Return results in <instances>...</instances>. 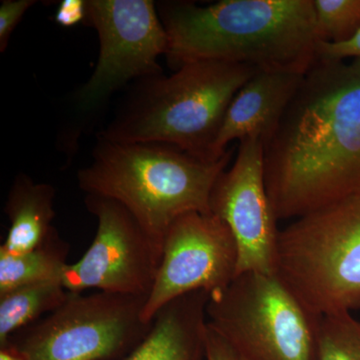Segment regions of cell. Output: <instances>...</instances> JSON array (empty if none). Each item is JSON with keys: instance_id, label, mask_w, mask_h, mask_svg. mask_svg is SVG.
Returning a JSON list of instances; mask_svg holds the SVG:
<instances>
[{"instance_id": "7c38bea8", "label": "cell", "mask_w": 360, "mask_h": 360, "mask_svg": "<svg viewBox=\"0 0 360 360\" xmlns=\"http://www.w3.org/2000/svg\"><path fill=\"white\" fill-rule=\"evenodd\" d=\"M303 73L259 70L232 99L213 144V160H220L233 141L271 139L303 78Z\"/></svg>"}, {"instance_id": "cb8c5ba5", "label": "cell", "mask_w": 360, "mask_h": 360, "mask_svg": "<svg viewBox=\"0 0 360 360\" xmlns=\"http://www.w3.org/2000/svg\"><path fill=\"white\" fill-rule=\"evenodd\" d=\"M239 359H240V357H239ZM240 360H245V359H240Z\"/></svg>"}, {"instance_id": "3957f363", "label": "cell", "mask_w": 360, "mask_h": 360, "mask_svg": "<svg viewBox=\"0 0 360 360\" xmlns=\"http://www.w3.org/2000/svg\"><path fill=\"white\" fill-rule=\"evenodd\" d=\"M233 150L207 160L162 143H122L97 136L92 160L77 174L85 193L116 200L162 245L175 220L210 213L213 186Z\"/></svg>"}, {"instance_id": "7a4b0ae2", "label": "cell", "mask_w": 360, "mask_h": 360, "mask_svg": "<svg viewBox=\"0 0 360 360\" xmlns=\"http://www.w3.org/2000/svg\"><path fill=\"white\" fill-rule=\"evenodd\" d=\"M174 70L198 61L303 73L316 60L312 0L156 2Z\"/></svg>"}, {"instance_id": "277c9868", "label": "cell", "mask_w": 360, "mask_h": 360, "mask_svg": "<svg viewBox=\"0 0 360 360\" xmlns=\"http://www.w3.org/2000/svg\"><path fill=\"white\" fill-rule=\"evenodd\" d=\"M259 70L198 61L136 82L120 112L97 136L122 143H162L213 160V144L232 99Z\"/></svg>"}, {"instance_id": "30bf717a", "label": "cell", "mask_w": 360, "mask_h": 360, "mask_svg": "<svg viewBox=\"0 0 360 360\" xmlns=\"http://www.w3.org/2000/svg\"><path fill=\"white\" fill-rule=\"evenodd\" d=\"M238 248L227 225L212 213L189 212L165 234L155 283L142 319L151 322L163 307L193 291L212 295L236 277Z\"/></svg>"}, {"instance_id": "5b68a950", "label": "cell", "mask_w": 360, "mask_h": 360, "mask_svg": "<svg viewBox=\"0 0 360 360\" xmlns=\"http://www.w3.org/2000/svg\"><path fill=\"white\" fill-rule=\"evenodd\" d=\"M276 276L316 316L360 309V194L281 229Z\"/></svg>"}, {"instance_id": "9c48e42d", "label": "cell", "mask_w": 360, "mask_h": 360, "mask_svg": "<svg viewBox=\"0 0 360 360\" xmlns=\"http://www.w3.org/2000/svg\"><path fill=\"white\" fill-rule=\"evenodd\" d=\"M84 203L96 219V233L82 258L66 265L61 277L65 290L148 296L160 269L162 245L117 201L87 194Z\"/></svg>"}, {"instance_id": "ac0fdd59", "label": "cell", "mask_w": 360, "mask_h": 360, "mask_svg": "<svg viewBox=\"0 0 360 360\" xmlns=\"http://www.w3.org/2000/svg\"><path fill=\"white\" fill-rule=\"evenodd\" d=\"M321 42L343 44L360 30V0H312Z\"/></svg>"}, {"instance_id": "52a82bcc", "label": "cell", "mask_w": 360, "mask_h": 360, "mask_svg": "<svg viewBox=\"0 0 360 360\" xmlns=\"http://www.w3.org/2000/svg\"><path fill=\"white\" fill-rule=\"evenodd\" d=\"M208 328L245 360H317L321 317L276 276L246 272L210 296Z\"/></svg>"}, {"instance_id": "9a60e30c", "label": "cell", "mask_w": 360, "mask_h": 360, "mask_svg": "<svg viewBox=\"0 0 360 360\" xmlns=\"http://www.w3.org/2000/svg\"><path fill=\"white\" fill-rule=\"evenodd\" d=\"M68 255L70 245L56 227L32 250L20 255L0 251V295L26 284L61 281Z\"/></svg>"}, {"instance_id": "603a6c76", "label": "cell", "mask_w": 360, "mask_h": 360, "mask_svg": "<svg viewBox=\"0 0 360 360\" xmlns=\"http://www.w3.org/2000/svg\"><path fill=\"white\" fill-rule=\"evenodd\" d=\"M0 360H27L9 348H0Z\"/></svg>"}, {"instance_id": "44dd1931", "label": "cell", "mask_w": 360, "mask_h": 360, "mask_svg": "<svg viewBox=\"0 0 360 360\" xmlns=\"http://www.w3.org/2000/svg\"><path fill=\"white\" fill-rule=\"evenodd\" d=\"M85 20L86 0H63L54 14V21L63 27H72Z\"/></svg>"}, {"instance_id": "e0dca14e", "label": "cell", "mask_w": 360, "mask_h": 360, "mask_svg": "<svg viewBox=\"0 0 360 360\" xmlns=\"http://www.w3.org/2000/svg\"><path fill=\"white\" fill-rule=\"evenodd\" d=\"M317 360H360V321L352 314L321 317Z\"/></svg>"}, {"instance_id": "ba28073f", "label": "cell", "mask_w": 360, "mask_h": 360, "mask_svg": "<svg viewBox=\"0 0 360 360\" xmlns=\"http://www.w3.org/2000/svg\"><path fill=\"white\" fill-rule=\"evenodd\" d=\"M148 296L70 292L58 309L14 333L4 347L27 360H110L148 335Z\"/></svg>"}, {"instance_id": "d6986e66", "label": "cell", "mask_w": 360, "mask_h": 360, "mask_svg": "<svg viewBox=\"0 0 360 360\" xmlns=\"http://www.w3.org/2000/svg\"><path fill=\"white\" fill-rule=\"evenodd\" d=\"M35 0H2L0 4V52H6L16 26Z\"/></svg>"}, {"instance_id": "2e32d148", "label": "cell", "mask_w": 360, "mask_h": 360, "mask_svg": "<svg viewBox=\"0 0 360 360\" xmlns=\"http://www.w3.org/2000/svg\"><path fill=\"white\" fill-rule=\"evenodd\" d=\"M68 295L59 281L26 284L0 295V347L20 329L58 309Z\"/></svg>"}, {"instance_id": "8fae6325", "label": "cell", "mask_w": 360, "mask_h": 360, "mask_svg": "<svg viewBox=\"0 0 360 360\" xmlns=\"http://www.w3.org/2000/svg\"><path fill=\"white\" fill-rule=\"evenodd\" d=\"M210 210L227 225L236 240V276L246 272L276 276L281 229L267 194L264 143L259 137L239 141L236 160L213 186Z\"/></svg>"}, {"instance_id": "4fadbf2b", "label": "cell", "mask_w": 360, "mask_h": 360, "mask_svg": "<svg viewBox=\"0 0 360 360\" xmlns=\"http://www.w3.org/2000/svg\"><path fill=\"white\" fill-rule=\"evenodd\" d=\"M210 295L198 290L163 307L148 335L122 360H206Z\"/></svg>"}, {"instance_id": "7402d4cb", "label": "cell", "mask_w": 360, "mask_h": 360, "mask_svg": "<svg viewBox=\"0 0 360 360\" xmlns=\"http://www.w3.org/2000/svg\"><path fill=\"white\" fill-rule=\"evenodd\" d=\"M206 360H240L238 354L217 333L208 328L205 345Z\"/></svg>"}, {"instance_id": "6da1fadb", "label": "cell", "mask_w": 360, "mask_h": 360, "mask_svg": "<svg viewBox=\"0 0 360 360\" xmlns=\"http://www.w3.org/2000/svg\"><path fill=\"white\" fill-rule=\"evenodd\" d=\"M277 220L360 194V59H316L264 144Z\"/></svg>"}, {"instance_id": "5bb4252c", "label": "cell", "mask_w": 360, "mask_h": 360, "mask_svg": "<svg viewBox=\"0 0 360 360\" xmlns=\"http://www.w3.org/2000/svg\"><path fill=\"white\" fill-rule=\"evenodd\" d=\"M54 200L51 184L35 182L25 174L16 175L4 205L11 225L0 251L20 255L44 243L54 227Z\"/></svg>"}, {"instance_id": "8992f818", "label": "cell", "mask_w": 360, "mask_h": 360, "mask_svg": "<svg viewBox=\"0 0 360 360\" xmlns=\"http://www.w3.org/2000/svg\"><path fill=\"white\" fill-rule=\"evenodd\" d=\"M85 22L96 30L98 58L87 82L73 94L60 144L68 155L110 97L132 82L162 73L167 37L151 0H86Z\"/></svg>"}, {"instance_id": "ffe728a7", "label": "cell", "mask_w": 360, "mask_h": 360, "mask_svg": "<svg viewBox=\"0 0 360 360\" xmlns=\"http://www.w3.org/2000/svg\"><path fill=\"white\" fill-rule=\"evenodd\" d=\"M316 59L322 60H347L360 59V30L352 39L343 44L319 42Z\"/></svg>"}]
</instances>
